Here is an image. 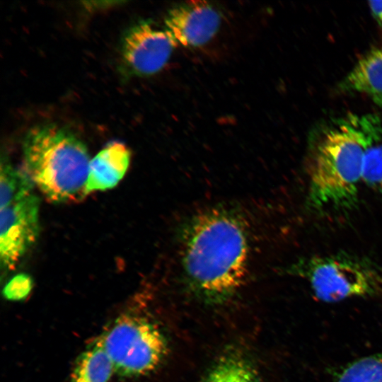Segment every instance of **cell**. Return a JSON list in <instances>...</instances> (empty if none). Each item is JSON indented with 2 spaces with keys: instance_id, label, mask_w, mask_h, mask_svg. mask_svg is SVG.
<instances>
[{
  "instance_id": "cell-1",
  "label": "cell",
  "mask_w": 382,
  "mask_h": 382,
  "mask_svg": "<svg viewBox=\"0 0 382 382\" xmlns=\"http://www.w3.org/2000/svg\"><path fill=\"white\" fill-rule=\"evenodd\" d=\"M249 239L238 213L215 207L199 212L183 224L179 259L190 289L209 303H221L243 286L248 273Z\"/></svg>"
},
{
  "instance_id": "cell-2",
  "label": "cell",
  "mask_w": 382,
  "mask_h": 382,
  "mask_svg": "<svg viewBox=\"0 0 382 382\" xmlns=\"http://www.w3.org/2000/svg\"><path fill=\"white\" fill-rule=\"evenodd\" d=\"M369 118L350 117L330 129L313 155L308 202L317 211L351 209L357 202L366 153L376 138Z\"/></svg>"
},
{
  "instance_id": "cell-3",
  "label": "cell",
  "mask_w": 382,
  "mask_h": 382,
  "mask_svg": "<svg viewBox=\"0 0 382 382\" xmlns=\"http://www.w3.org/2000/svg\"><path fill=\"white\" fill-rule=\"evenodd\" d=\"M25 172L50 202H77L87 194L90 157L82 141L56 125L35 126L23 142Z\"/></svg>"
},
{
  "instance_id": "cell-4",
  "label": "cell",
  "mask_w": 382,
  "mask_h": 382,
  "mask_svg": "<svg viewBox=\"0 0 382 382\" xmlns=\"http://www.w3.org/2000/svg\"><path fill=\"white\" fill-rule=\"evenodd\" d=\"M98 342L112 360L115 371L124 376L153 371L167 352L166 341L159 329L136 316L117 319Z\"/></svg>"
},
{
  "instance_id": "cell-5",
  "label": "cell",
  "mask_w": 382,
  "mask_h": 382,
  "mask_svg": "<svg viewBox=\"0 0 382 382\" xmlns=\"http://www.w3.org/2000/svg\"><path fill=\"white\" fill-rule=\"evenodd\" d=\"M298 267L297 272L323 301L336 302L374 294L378 288V278L374 271L349 257L314 256L302 261Z\"/></svg>"
},
{
  "instance_id": "cell-6",
  "label": "cell",
  "mask_w": 382,
  "mask_h": 382,
  "mask_svg": "<svg viewBox=\"0 0 382 382\" xmlns=\"http://www.w3.org/2000/svg\"><path fill=\"white\" fill-rule=\"evenodd\" d=\"M38 197L33 192L1 209L0 260L2 269H13L39 234Z\"/></svg>"
},
{
  "instance_id": "cell-7",
  "label": "cell",
  "mask_w": 382,
  "mask_h": 382,
  "mask_svg": "<svg viewBox=\"0 0 382 382\" xmlns=\"http://www.w3.org/2000/svg\"><path fill=\"white\" fill-rule=\"evenodd\" d=\"M175 44L166 29H157L148 21H141L125 34L122 54L134 73L148 76L156 74L166 65Z\"/></svg>"
},
{
  "instance_id": "cell-8",
  "label": "cell",
  "mask_w": 382,
  "mask_h": 382,
  "mask_svg": "<svg viewBox=\"0 0 382 382\" xmlns=\"http://www.w3.org/2000/svg\"><path fill=\"white\" fill-rule=\"evenodd\" d=\"M221 23L219 11L206 1H192L168 11L166 30L175 43L197 47L206 44L217 33Z\"/></svg>"
},
{
  "instance_id": "cell-9",
  "label": "cell",
  "mask_w": 382,
  "mask_h": 382,
  "mask_svg": "<svg viewBox=\"0 0 382 382\" xmlns=\"http://www.w3.org/2000/svg\"><path fill=\"white\" fill-rule=\"evenodd\" d=\"M129 161L130 151L123 143H109L90 161L87 194L117 185L125 175Z\"/></svg>"
},
{
  "instance_id": "cell-10",
  "label": "cell",
  "mask_w": 382,
  "mask_h": 382,
  "mask_svg": "<svg viewBox=\"0 0 382 382\" xmlns=\"http://www.w3.org/2000/svg\"><path fill=\"white\" fill-rule=\"evenodd\" d=\"M347 91L362 93L382 106V47L364 54L344 79Z\"/></svg>"
},
{
  "instance_id": "cell-11",
  "label": "cell",
  "mask_w": 382,
  "mask_h": 382,
  "mask_svg": "<svg viewBox=\"0 0 382 382\" xmlns=\"http://www.w3.org/2000/svg\"><path fill=\"white\" fill-rule=\"evenodd\" d=\"M114 371L112 360L97 342L79 357L72 373V382H108Z\"/></svg>"
},
{
  "instance_id": "cell-12",
  "label": "cell",
  "mask_w": 382,
  "mask_h": 382,
  "mask_svg": "<svg viewBox=\"0 0 382 382\" xmlns=\"http://www.w3.org/2000/svg\"><path fill=\"white\" fill-rule=\"evenodd\" d=\"M33 183L25 171L2 159L0 170L1 209L31 194Z\"/></svg>"
},
{
  "instance_id": "cell-13",
  "label": "cell",
  "mask_w": 382,
  "mask_h": 382,
  "mask_svg": "<svg viewBox=\"0 0 382 382\" xmlns=\"http://www.w3.org/2000/svg\"><path fill=\"white\" fill-rule=\"evenodd\" d=\"M204 382H259L257 374L249 361L237 354L221 359Z\"/></svg>"
},
{
  "instance_id": "cell-14",
  "label": "cell",
  "mask_w": 382,
  "mask_h": 382,
  "mask_svg": "<svg viewBox=\"0 0 382 382\" xmlns=\"http://www.w3.org/2000/svg\"><path fill=\"white\" fill-rule=\"evenodd\" d=\"M334 382H382V353L349 363L337 375Z\"/></svg>"
},
{
  "instance_id": "cell-15",
  "label": "cell",
  "mask_w": 382,
  "mask_h": 382,
  "mask_svg": "<svg viewBox=\"0 0 382 382\" xmlns=\"http://www.w3.org/2000/svg\"><path fill=\"white\" fill-rule=\"evenodd\" d=\"M361 182L382 194V143H373L368 149L364 160Z\"/></svg>"
},
{
  "instance_id": "cell-16",
  "label": "cell",
  "mask_w": 382,
  "mask_h": 382,
  "mask_svg": "<svg viewBox=\"0 0 382 382\" xmlns=\"http://www.w3.org/2000/svg\"><path fill=\"white\" fill-rule=\"evenodd\" d=\"M32 288V280L27 274H20L13 277L6 285L4 294L10 300L24 299Z\"/></svg>"
},
{
  "instance_id": "cell-17",
  "label": "cell",
  "mask_w": 382,
  "mask_h": 382,
  "mask_svg": "<svg viewBox=\"0 0 382 382\" xmlns=\"http://www.w3.org/2000/svg\"><path fill=\"white\" fill-rule=\"evenodd\" d=\"M369 6L374 18L382 25V1H369Z\"/></svg>"
}]
</instances>
